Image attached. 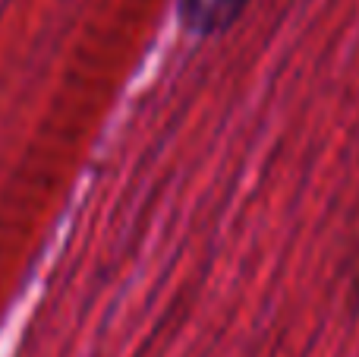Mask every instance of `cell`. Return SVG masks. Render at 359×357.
<instances>
[{"instance_id": "cell-1", "label": "cell", "mask_w": 359, "mask_h": 357, "mask_svg": "<svg viewBox=\"0 0 359 357\" xmlns=\"http://www.w3.org/2000/svg\"><path fill=\"white\" fill-rule=\"evenodd\" d=\"M246 6L249 0H180V19L192 35L208 38L227 32Z\"/></svg>"}]
</instances>
